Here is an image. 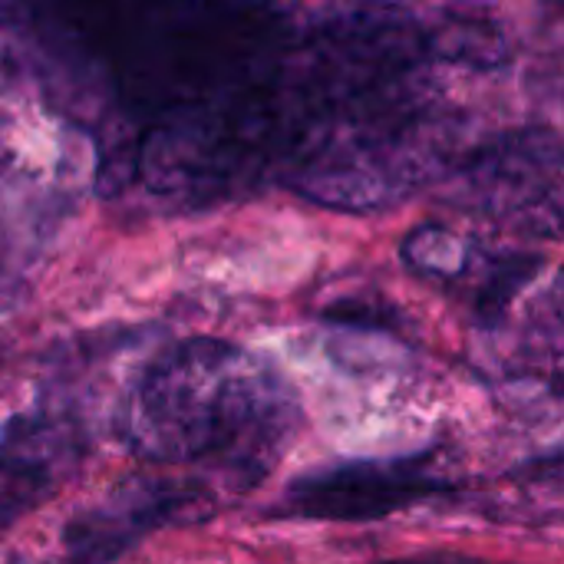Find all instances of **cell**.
Returning a JSON list of instances; mask_svg holds the SVG:
<instances>
[{
    "label": "cell",
    "mask_w": 564,
    "mask_h": 564,
    "mask_svg": "<svg viewBox=\"0 0 564 564\" xmlns=\"http://www.w3.org/2000/svg\"><path fill=\"white\" fill-rule=\"evenodd\" d=\"M499 56L482 23H426L397 0L314 7L288 33L274 178L311 202L373 212L453 175L473 145L443 69Z\"/></svg>",
    "instance_id": "obj_1"
},
{
    "label": "cell",
    "mask_w": 564,
    "mask_h": 564,
    "mask_svg": "<svg viewBox=\"0 0 564 564\" xmlns=\"http://www.w3.org/2000/svg\"><path fill=\"white\" fill-rule=\"evenodd\" d=\"M297 423L301 403L264 357L195 337L139 373L119 436L145 463L205 469L231 489H251L288 453Z\"/></svg>",
    "instance_id": "obj_2"
},
{
    "label": "cell",
    "mask_w": 564,
    "mask_h": 564,
    "mask_svg": "<svg viewBox=\"0 0 564 564\" xmlns=\"http://www.w3.org/2000/svg\"><path fill=\"white\" fill-rule=\"evenodd\" d=\"M473 215L522 235L564 241V139L545 126L492 135L453 169Z\"/></svg>",
    "instance_id": "obj_3"
},
{
    "label": "cell",
    "mask_w": 564,
    "mask_h": 564,
    "mask_svg": "<svg viewBox=\"0 0 564 564\" xmlns=\"http://www.w3.org/2000/svg\"><path fill=\"white\" fill-rule=\"evenodd\" d=\"M446 492L426 456L360 459L297 479L288 489V512L324 522H370L400 512L420 499Z\"/></svg>",
    "instance_id": "obj_4"
},
{
    "label": "cell",
    "mask_w": 564,
    "mask_h": 564,
    "mask_svg": "<svg viewBox=\"0 0 564 564\" xmlns=\"http://www.w3.org/2000/svg\"><path fill=\"white\" fill-rule=\"evenodd\" d=\"M205 509L208 506L198 486L172 479H132L106 502L69 522L66 558L69 564H109L152 529L202 516Z\"/></svg>",
    "instance_id": "obj_5"
},
{
    "label": "cell",
    "mask_w": 564,
    "mask_h": 564,
    "mask_svg": "<svg viewBox=\"0 0 564 564\" xmlns=\"http://www.w3.org/2000/svg\"><path fill=\"white\" fill-rule=\"evenodd\" d=\"M83 453L79 426L50 410L20 413L0 433V522L40 506Z\"/></svg>",
    "instance_id": "obj_6"
},
{
    "label": "cell",
    "mask_w": 564,
    "mask_h": 564,
    "mask_svg": "<svg viewBox=\"0 0 564 564\" xmlns=\"http://www.w3.org/2000/svg\"><path fill=\"white\" fill-rule=\"evenodd\" d=\"M403 258L410 268L430 281L469 284L486 314H499L516 288L532 274V258H492L489 251L473 248L463 235L449 228H416L403 241Z\"/></svg>",
    "instance_id": "obj_7"
},
{
    "label": "cell",
    "mask_w": 564,
    "mask_h": 564,
    "mask_svg": "<svg viewBox=\"0 0 564 564\" xmlns=\"http://www.w3.org/2000/svg\"><path fill=\"white\" fill-rule=\"evenodd\" d=\"M552 311H555V317L562 321L564 324V268H562V274L555 278V284H552Z\"/></svg>",
    "instance_id": "obj_8"
},
{
    "label": "cell",
    "mask_w": 564,
    "mask_h": 564,
    "mask_svg": "<svg viewBox=\"0 0 564 564\" xmlns=\"http://www.w3.org/2000/svg\"><path fill=\"white\" fill-rule=\"evenodd\" d=\"M390 564H479V562H463V558H433V562H390Z\"/></svg>",
    "instance_id": "obj_9"
}]
</instances>
